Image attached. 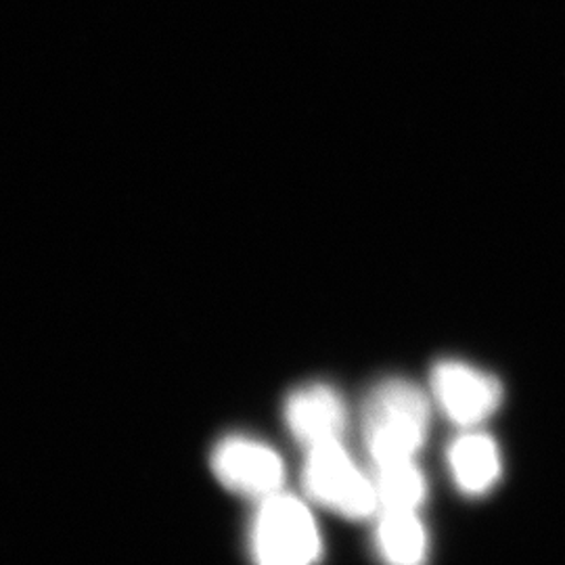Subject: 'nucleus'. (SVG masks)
Segmentation results:
<instances>
[{
  "label": "nucleus",
  "instance_id": "f257e3e1",
  "mask_svg": "<svg viewBox=\"0 0 565 565\" xmlns=\"http://www.w3.org/2000/svg\"><path fill=\"white\" fill-rule=\"evenodd\" d=\"M363 427L373 463L413 459L425 445L429 427L424 392L404 380L382 382L364 403Z\"/></svg>",
  "mask_w": 565,
  "mask_h": 565
},
{
  "label": "nucleus",
  "instance_id": "f03ea898",
  "mask_svg": "<svg viewBox=\"0 0 565 565\" xmlns=\"http://www.w3.org/2000/svg\"><path fill=\"white\" fill-rule=\"evenodd\" d=\"M302 482L315 503L348 520H366L380 509L373 480L354 465L340 440L308 448Z\"/></svg>",
  "mask_w": 565,
  "mask_h": 565
},
{
  "label": "nucleus",
  "instance_id": "7ed1b4c3",
  "mask_svg": "<svg viewBox=\"0 0 565 565\" xmlns=\"http://www.w3.org/2000/svg\"><path fill=\"white\" fill-rule=\"evenodd\" d=\"M252 548L258 565H315L321 539L308 507L289 494H270L256 513Z\"/></svg>",
  "mask_w": 565,
  "mask_h": 565
},
{
  "label": "nucleus",
  "instance_id": "20e7f679",
  "mask_svg": "<svg viewBox=\"0 0 565 565\" xmlns=\"http://www.w3.org/2000/svg\"><path fill=\"white\" fill-rule=\"evenodd\" d=\"M431 390L446 417L461 427L482 424L503 401V387L497 377L457 361L434 366Z\"/></svg>",
  "mask_w": 565,
  "mask_h": 565
},
{
  "label": "nucleus",
  "instance_id": "39448f33",
  "mask_svg": "<svg viewBox=\"0 0 565 565\" xmlns=\"http://www.w3.org/2000/svg\"><path fill=\"white\" fill-rule=\"evenodd\" d=\"M212 469L228 490L254 499L279 492L285 478L281 457L270 446L243 436L226 438L214 448Z\"/></svg>",
  "mask_w": 565,
  "mask_h": 565
},
{
  "label": "nucleus",
  "instance_id": "423d86ee",
  "mask_svg": "<svg viewBox=\"0 0 565 565\" xmlns=\"http://www.w3.org/2000/svg\"><path fill=\"white\" fill-rule=\"evenodd\" d=\"M289 431L306 448L340 440L345 429V406L340 394L324 384L303 385L285 403Z\"/></svg>",
  "mask_w": 565,
  "mask_h": 565
},
{
  "label": "nucleus",
  "instance_id": "0eeeda50",
  "mask_svg": "<svg viewBox=\"0 0 565 565\" xmlns=\"http://www.w3.org/2000/svg\"><path fill=\"white\" fill-rule=\"evenodd\" d=\"M448 461L457 486L469 497H482L501 478V452L497 443L486 434H465L457 438Z\"/></svg>",
  "mask_w": 565,
  "mask_h": 565
},
{
  "label": "nucleus",
  "instance_id": "6e6552de",
  "mask_svg": "<svg viewBox=\"0 0 565 565\" xmlns=\"http://www.w3.org/2000/svg\"><path fill=\"white\" fill-rule=\"evenodd\" d=\"M377 543L387 565H424L427 536L417 511H384Z\"/></svg>",
  "mask_w": 565,
  "mask_h": 565
},
{
  "label": "nucleus",
  "instance_id": "1a4fd4ad",
  "mask_svg": "<svg viewBox=\"0 0 565 565\" xmlns=\"http://www.w3.org/2000/svg\"><path fill=\"white\" fill-rule=\"evenodd\" d=\"M375 492L384 511H417L424 505V473L413 459H398L375 465Z\"/></svg>",
  "mask_w": 565,
  "mask_h": 565
}]
</instances>
